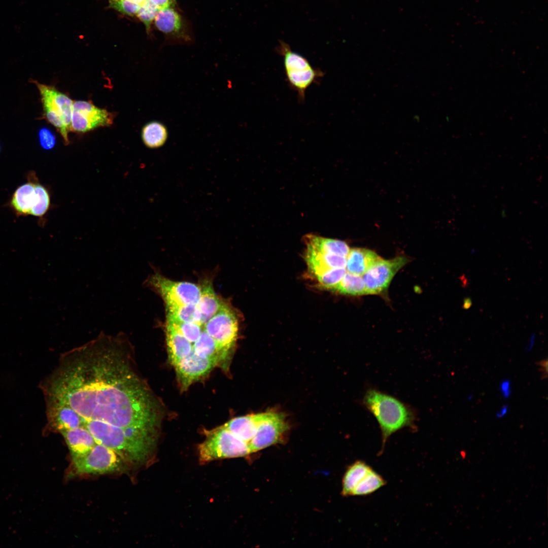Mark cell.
<instances>
[{"label": "cell", "instance_id": "6da1fadb", "mask_svg": "<svg viewBox=\"0 0 548 548\" xmlns=\"http://www.w3.org/2000/svg\"><path fill=\"white\" fill-rule=\"evenodd\" d=\"M130 341L123 333H101L62 355L41 384L46 403L72 408L81 427L99 423L129 432L156 431L155 403L136 373Z\"/></svg>", "mask_w": 548, "mask_h": 548}, {"label": "cell", "instance_id": "7a4b0ae2", "mask_svg": "<svg viewBox=\"0 0 548 548\" xmlns=\"http://www.w3.org/2000/svg\"><path fill=\"white\" fill-rule=\"evenodd\" d=\"M362 404L378 421L382 434V455L393 434L404 428L416 430L417 414L413 407L399 399L374 388L365 391Z\"/></svg>", "mask_w": 548, "mask_h": 548}, {"label": "cell", "instance_id": "3957f363", "mask_svg": "<svg viewBox=\"0 0 548 548\" xmlns=\"http://www.w3.org/2000/svg\"><path fill=\"white\" fill-rule=\"evenodd\" d=\"M205 439L198 445V460L201 464L223 459L244 457L250 454L249 444L223 425L205 431Z\"/></svg>", "mask_w": 548, "mask_h": 548}, {"label": "cell", "instance_id": "277c9868", "mask_svg": "<svg viewBox=\"0 0 548 548\" xmlns=\"http://www.w3.org/2000/svg\"><path fill=\"white\" fill-rule=\"evenodd\" d=\"M31 81L40 92L45 118L58 130L65 144H68L74 101L54 86Z\"/></svg>", "mask_w": 548, "mask_h": 548}, {"label": "cell", "instance_id": "5b68a950", "mask_svg": "<svg viewBox=\"0 0 548 548\" xmlns=\"http://www.w3.org/2000/svg\"><path fill=\"white\" fill-rule=\"evenodd\" d=\"M276 50L283 58L285 73L289 85L297 91L300 100L303 101L306 89L317 81L323 73L315 68L306 58L292 51L285 42L279 41Z\"/></svg>", "mask_w": 548, "mask_h": 548}, {"label": "cell", "instance_id": "8992f818", "mask_svg": "<svg viewBox=\"0 0 548 548\" xmlns=\"http://www.w3.org/2000/svg\"><path fill=\"white\" fill-rule=\"evenodd\" d=\"M127 462L115 451L99 443L85 454L72 459L75 474H102L125 471Z\"/></svg>", "mask_w": 548, "mask_h": 548}, {"label": "cell", "instance_id": "52a82bcc", "mask_svg": "<svg viewBox=\"0 0 548 548\" xmlns=\"http://www.w3.org/2000/svg\"><path fill=\"white\" fill-rule=\"evenodd\" d=\"M146 284L160 294L166 307L196 304L200 297L201 288L198 285L172 281L157 272L149 277Z\"/></svg>", "mask_w": 548, "mask_h": 548}, {"label": "cell", "instance_id": "ba28073f", "mask_svg": "<svg viewBox=\"0 0 548 548\" xmlns=\"http://www.w3.org/2000/svg\"><path fill=\"white\" fill-rule=\"evenodd\" d=\"M288 428L284 414L272 412L261 413L256 432L249 443L250 453L282 442Z\"/></svg>", "mask_w": 548, "mask_h": 548}, {"label": "cell", "instance_id": "9c48e42d", "mask_svg": "<svg viewBox=\"0 0 548 548\" xmlns=\"http://www.w3.org/2000/svg\"><path fill=\"white\" fill-rule=\"evenodd\" d=\"M114 115L95 106L91 101H73L70 131L84 133L113 123Z\"/></svg>", "mask_w": 548, "mask_h": 548}, {"label": "cell", "instance_id": "30bf717a", "mask_svg": "<svg viewBox=\"0 0 548 548\" xmlns=\"http://www.w3.org/2000/svg\"><path fill=\"white\" fill-rule=\"evenodd\" d=\"M203 329L221 348L228 351L236 341L237 321L231 310L223 304L220 310L204 324Z\"/></svg>", "mask_w": 548, "mask_h": 548}, {"label": "cell", "instance_id": "8fae6325", "mask_svg": "<svg viewBox=\"0 0 548 548\" xmlns=\"http://www.w3.org/2000/svg\"><path fill=\"white\" fill-rule=\"evenodd\" d=\"M408 262L405 256H397L389 260L381 258L363 276L366 295L378 294L386 290L391 280Z\"/></svg>", "mask_w": 548, "mask_h": 548}, {"label": "cell", "instance_id": "7c38bea8", "mask_svg": "<svg viewBox=\"0 0 548 548\" xmlns=\"http://www.w3.org/2000/svg\"><path fill=\"white\" fill-rule=\"evenodd\" d=\"M220 360L201 357L192 350L174 366L182 390H186L194 381L208 373Z\"/></svg>", "mask_w": 548, "mask_h": 548}, {"label": "cell", "instance_id": "4fadbf2b", "mask_svg": "<svg viewBox=\"0 0 548 548\" xmlns=\"http://www.w3.org/2000/svg\"><path fill=\"white\" fill-rule=\"evenodd\" d=\"M347 257L315 250L306 245L305 259L310 271L315 277L333 268H345Z\"/></svg>", "mask_w": 548, "mask_h": 548}, {"label": "cell", "instance_id": "5bb4252c", "mask_svg": "<svg viewBox=\"0 0 548 548\" xmlns=\"http://www.w3.org/2000/svg\"><path fill=\"white\" fill-rule=\"evenodd\" d=\"M60 433L65 439L72 459L85 454L97 443L90 433L83 427L62 431Z\"/></svg>", "mask_w": 548, "mask_h": 548}, {"label": "cell", "instance_id": "9a60e30c", "mask_svg": "<svg viewBox=\"0 0 548 548\" xmlns=\"http://www.w3.org/2000/svg\"><path fill=\"white\" fill-rule=\"evenodd\" d=\"M381 258L375 252L369 249H350L346 258L345 268L348 272L362 276Z\"/></svg>", "mask_w": 548, "mask_h": 548}, {"label": "cell", "instance_id": "2e32d148", "mask_svg": "<svg viewBox=\"0 0 548 548\" xmlns=\"http://www.w3.org/2000/svg\"><path fill=\"white\" fill-rule=\"evenodd\" d=\"M166 341L168 359L174 366L188 355L192 350V344L181 334L166 325Z\"/></svg>", "mask_w": 548, "mask_h": 548}, {"label": "cell", "instance_id": "e0dca14e", "mask_svg": "<svg viewBox=\"0 0 548 548\" xmlns=\"http://www.w3.org/2000/svg\"><path fill=\"white\" fill-rule=\"evenodd\" d=\"M260 414L234 418L223 426L231 433L249 444L256 432Z\"/></svg>", "mask_w": 548, "mask_h": 548}, {"label": "cell", "instance_id": "ac0fdd59", "mask_svg": "<svg viewBox=\"0 0 548 548\" xmlns=\"http://www.w3.org/2000/svg\"><path fill=\"white\" fill-rule=\"evenodd\" d=\"M201 295L197 305L201 314V323L204 324L221 308L223 303L216 295L210 283L202 284Z\"/></svg>", "mask_w": 548, "mask_h": 548}, {"label": "cell", "instance_id": "d6986e66", "mask_svg": "<svg viewBox=\"0 0 548 548\" xmlns=\"http://www.w3.org/2000/svg\"><path fill=\"white\" fill-rule=\"evenodd\" d=\"M141 135L146 147L156 149L165 144L168 136V131L163 123L154 120L148 122L143 127Z\"/></svg>", "mask_w": 548, "mask_h": 548}, {"label": "cell", "instance_id": "ffe728a7", "mask_svg": "<svg viewBox=\"0 0 548 548\" xmlns=\"http://www.w3.org/2000/svg\"><path fill=\"white\" fill-rule=\"evenodd\" d=\"M371 468L362 460H357L350 465L342 478L341 495L351 496L354 488Z\"/></svg>", "mask_w": 548, "mask_h": 548}, {"label": "cell", "instance_id": "44dd1931", "mask_svg": "<svg viewBox=\"0 0 548 548\" xmlns=\"http://www.w3.org/2000/svg\"><path fill=\"white\" fill-rule=\"evenodd\" d=\"M192 349L200 357L216 358L220 361L228 353L221 348L203 328L198 339L192 345Z\"/></svg>", "mask_w": 548, "mask_h": 548}, {"label": "cell", "instance_id": "7402d4cb", "mask_svg": "<svg viewBox=\"0 0 548 548\" xmlns=\"http://www.w3.org/2000/svg\"><path fill=\"white\" fill-rule=\"evenodd\" d=\"M35 184L29 182L19 186L12 196L11 204L20 215H29L35 199Z\"/></svg>", "mask_w": 548, "mask_h": 548}, {"label": "cell", "instance_id": "603a6c76", "mask_svg": "<svg viewBox=\"0 0 548 548\" xmlns=\"http://www.w3.org/2000/svg\"><path fill=\"white\" fill-rule=\"evenodd\" d=\"M306 244L312 248L326 252L336 254L347 257L350 249L345 242L338 239L324 238L316 235H309Z\"/></svg>", "mask_w": 548, "mask_h": 548}, {"label": "cell", "instance_id": "cb8c5ba5", "mask_svg": "<svg viewBox=\"0 0 548 548\" xmlns=\"http://www.w3.org/2000/svg\"><path fill=\"white\" fill-rule=\"evenodd\" d=\"M166 309L167 317L180 322L198 324L202 326L201 314L197 304L168 306Z\"/></svg>", "mask_w": 548, "mask_h": 548}, {"label": "cell", "instance_id": "d4e9b609", "mask_svg": "<svg viewBox=\"0 0 548 548\" xmlns=\"http://www.w3.org/2000/svg\"><path fill=\"white\" fill-rule=\"evenodd\" d=\"M155 23L159 30L166 33H174L181 27L180 16L170 7L160 9L155 18Z\"/></svg>", "mask_w": 548, "mask_h": 548}, {"label": "cell", "instance_id": "484cf974", "mask_svg": "<svg viewBox=\"0 0 548 548\" xmlns=\"http://www.w3.org/2000/svg\"><path fill=\"white\" fill-rule=\"evenodd\" d=\"M386 484V481L371 468L354 488L351 496H364L370 495Z\"/></svg>", "mask_w": 548, "mask_h": 548}, {"label": "cell", "instance_id": "4316f807", "mask_svg": "<svg viewBox=\"0 0 548 548\" xmlns=\"http://www.w3.org/2000/svg\"><path fill=\"white\" fill-rule=\"evenodd\" d=\"M333 290L341 294L353 296L366 295L362 276L346 272Z\"/></svg>", "mask_w": 548, "mask_h": 548}, {"label": "cell", "instance_id": "83f0119b", "mask_svg": "<svg viewBox=\"0 0 548 548\" xmlns=\"http://www.w3.org/2000/svg\"><path fill=\"white\" fill-rule=\"evenodd\" d=\"M166 324L169 325L192 345L198 339L203 327L198 324L180 322L167 317Z\"/></svg>", "mask_w": 548, "mask_h": 548}, {"label": "cell", "instance_id": "f1b7e54d", "mask_svg": "<svg viewBox=\"0 0 548 548\" xmlns=\"http://www.w3.org/2000/svg\"><path fill=\"white\" fill-rule=\"evenodd\" d=\"M35 199L29 215L42 216L48 211L50 205V197L47 190L39 184H35Z\"/></svg>", "mask_w": 548, "mask_h": 548}, {"label": "cell", "instance_id": "f546056e", "mask_svg": "<svg viewBox=\"0 0 548 548\" xmlns=\"http://www.w3.org/2000/svg\"><path fill=\"white\" fill-rule=\"evenodd\" d=\"M347 271L345 268H333L316 277L319 284L325 288L334 290Z\"/></svg>", "mask_w": 548, "mask_h": 548}, {"label": "cell", "instance_id": "4dcf8cb0", "mask_svg": "<svg viewBox=\"0 0 548 548\" xmlns=\"http://www.w3.org/2000/svg\"><path fill=\"white\" fill-rule=\"evenodd\" d=\"M160 10L158 7L150 0H146L140 6L137 12L138 17L144 23L147 29Z\"/></svg>", "mask_w": 548, "mask_h": 548}, {"label": "cell", "instance_id": "1f68e13d", "mask_svg": "<svg viewBox=\"0 0 548 548\" xmlns=\"http://www.w3.org/2000/svg\"><path fill=\"white\" fill-rule=\"evenodd\" d=\"M110 3L115 8L128 15L136 13L141 6L131 0H110Z\"/></svg>", "mask_w": 548, "mask_h": 548}, {"label": "cell", "instance_id": "d6a6232c", "mask_svg": "<svg viewBox=\"0 0 548 548\" xmlns=\"http://www.w3.org/2000/svg\"><path fill=\"white\" fill-rule=\"evenodd\" d=\"M39 137L41 145L44 149L49 150L54 146L55 137L49 130L43 129L40 130Z\"/></svg>", "mask_w": 548, "mask_h": 548}, {"label": "cell", "instance_id": "836d02e7", "mask_svg": "<svg viewBox=\"0 0 548 548\" xmlns=\"http://www.w3.org/2000/svg\"><path fill=\"white\" fill-rule=\"evenodd\" d=\"M153 4L155 5L158 8L163 9L170 8L174 3L175 0H150Z\"/></svg>", "mask_w": 548, "mask_h": 548}, {"label": "cell", "instance_id": "e575fe53", "mask_svg": "<svg viewBox=\"0 0 548 548\" xmlns=\"http://www.w3.org/2000/svg\"><path fill=\"white\" fill-rule=\"evenodd\" d=\"M471 305V300L469 298H466L464 299L463 308L464 309H469Z\"/></svg>", "mask_w": 548, "mask_h": 548}, {"label": "cell", "instance_id": "d590c367", "mask_svg": "<svg viewBox=\"0 0 548 548\" xmlns=\"http://www.w3.org/2000/svg\"><path fill=\"white\" fill-rule=\"evenodd\" d=\"M131 1H134V2L136 3L137 4H138L139 5H140L141 6L146 0H131Z\"/></svg>", "mask_w": 548, "mask_h": 548}]
</instances>
